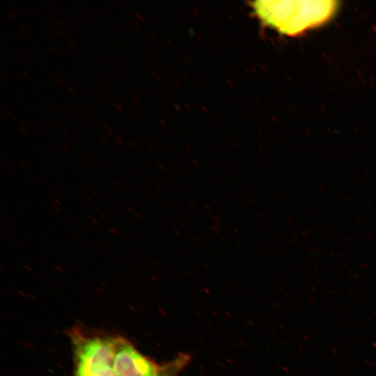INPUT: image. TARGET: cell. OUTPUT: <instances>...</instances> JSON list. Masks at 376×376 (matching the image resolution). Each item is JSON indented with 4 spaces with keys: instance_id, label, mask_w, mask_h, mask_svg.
Wrapping results in <instances>:
<instances>
[{
    "instance_id": "1",
    "label": "cell",
    "mask_w": 376,
    "mask_h": 376,
    "mask_svg": "<svg viewBox=\"0 0 376 376\" xmlns=\"http://www.w3.org/2000/svg\"><path fill=\"white\" fill-rule=\"evenodd\" d=\"M252 7L263 23L295 36L327 22L336 11L338 1H256Z\"/></svg>"
},
{
    "instance_id": "2",
    "label": "cell",
    "mask_w": 376,
    "mask_h": 376,
    "mask_svg": "<svg viewBox=\"0 0 376 376\" xmlns=\"http://www.w3.org/2000/svg\"><path fill=\"white\" fill-rule=\"evenodd\" d=\"M72 376H118L114 368L117 336L89 334L74 329Z\"/></svg>"
},
{
    "instance_id": "3",
    "label": "cell",
    "mask_w": 376,
    "mask_h": 376,
    "mask_svg": "<svg viewBox=\"0 0 376 376\" xmlns=\"http://www.w3.org/2000/svg\"><path fill=\"white\" fill-rule=\"evenodd\" d=\"M189 360L188 355L182 354L166 363V368L163 376H177L179 372L187 364Z\"/></svg>"
},
{
    "instance_id": "4",
    "label": "cell",
    "mask_w": 376,
    "mask_h": 376,
    "mask_svg": "<svg viewBox=\"0 0 376 376\" xmlns=\"http://www.w3.org/2000/svg\"><path fill=\"white\" fill-rule=\"evenodd\" d=\"M18 126H19V130L20 132L24 135H26L28 131L26 127L24 126V125L22 123H19Z\"/></svg>"
},
{
    "instance_id": "5",
    "label": "cell",
    "mask_w": 376,
    "mask_h": 376,
    "mask_svg": "<svg viewBox=\"0 0 376 376\" xmlns=\"http://www.w3.org/2000/svg\"><path fill=\"white\" fill-rule=\"evenodd\" d=\"M52 20L54 23H55L58 26L63 29H67V28L65 27V26L62 24L61 22H60L58 20H57L56 18L53 17L52 18Z\"/></svg>"
},
{
    "instance_id": "6",
    "label": "cell",
    "mask_w": 376,
    "mask_h": 376,
    "mask_svg": "<svg viewBox=\"0 0 376 376\" xmlns=\"http://www.w3.org/2000/svg\"><path fill=\"white\" fill-rule=\"evenodd\" d=\"M54 33H56L58 36H59L61 38H65L67 40H69L68 36H66L65 33L59 32L58 31H57L56 29L54 30Z\"/></svg>"
},
{
    "instance_id": "7",
    "label": "cell",
    "mask_w": 376,
    "mask_h": 376,
    "mask_svg": "<svg viewBox=\"0 0 376 376\" xmlns=\"http://www.w3.org/2000/svg\"><path fill=\"white\" fill-rule=\"evenodd\" d=\"M52 77L56 81V82H57L58 84H59L61 85L62 86H65L63 81L59 77H58L56 75H52Z\"/></svg>"
},
{
    "instance_id": "8",
    "label": "cell",
    "mask_w": 376,
    "mask_h": 376,
    "mask_svg": "<svg viewBox=\"0 0 376 376\" xmlns=\"http://www.w3.org/2000/svg\"><path fill=\"white\" fill-rule=\"evenodd\" d=\"M97 138L98 140H100L102 143L106 142V140L104 139L103 135L100 132H97Z\"/></svg>"
},
{
    "instance_id": "9",
    "label": "cell",
    "mask_w": 376,
    "mask_h": 376,
    "mask_svg": "<svg viewBox=\"0 0 376 376\" xmlns=\"http://www.w3.org/2000/svg\"><path fill=\"white\" fill-rule=\"evenodd\" d=\"M110 104H112V105H113V106H114L116 108H117L119 111H123V109L122 108V107L120 106V105H118V104H116V103H114L113 101H111V102H110Z\"/></svg>"
},
{
    "instance_id": "10",
    "label": "cell",
    "mask_w": 376,
    "mask_h": 376,
    "mask_svg": "<svg viewBox=\"0 0 376 376\" xmlns=\"http://www.w3.org/2000/svg\"><path fill=\"white\" fill-rule=\"evenodd\" d=\"M86 13L88 17L91 20H93V19H94V17H93V15H92L88 10H86Z\"/></svg>"
},
{
    "instance_id": "11",
    "label": "cell",
    "mask_w": 376,
    "mask_h": 376,
    "mask_svg": "<svg viewBox=\"0 0 376 376\" xmlns=\"http://www.w3.org/2000/svg\"><path fill=\"white\" fill-rule=\"evenodd\" d=\"M19 30L25 35H29V32L22 26H19Z\"/></svg>"
},
{
    "instance_id": "12",
    "label": "cell",
    "mask_w": 376,
    "mask_h": 376,
    "mask_svg": "<svg viewBox=\"0 0 376 376\" xmlns=\"http://www.w3.org/2000/svg\"><path fill=\"white\" fill-rule=\"evenodd\" d=\"M116 141L118 143L120 146H123V141L122 140L118 137H115Z\"/></svg>"
},
{
    "instance_id": "13",
    "label": "cell",
    "mask_w": 376,
    "mask_h": 376,
    "mask_svg": "<svg viewBox=\"0 0 376 376\" xmlns=\"http://www.w3.org/2000/svg\"><path fill=\"white\" fill-rule=\"evenodd\" d=\"M68 46H69L71 49H72L73 50H76V49H77V48H76L75 45H74V43L70 42H68Z\"/></svg>"
},
{
    "instance_id": "14",
    "label": "cell",
    "mask_w": 376,
    "mask_h": 376,
    "mask_svg": "<svg viewBox=\"0 0 376 376\" xmlns=\"http://www.w3.org/2000/svg\"><path fill=\"white\" fill-rule=\"evenodd\" d=\"M58 109L62 111L65 114H68V112L66 111L65 109H64L63 107L58 105Z\"/></svg>"
},
{
    "instance_id": "15",
    "label": "cell",
    "mask_w": 376,
    "mask_h": 376,
    "mask_svg": "<svg viewBox=\"0 0 376 376\" xmlns=\"http://www.w3.org/2000/svg\"><path fill=\"white\" fill-rule=\"evenodd\" d=\"M45 99H46V104H47L49 107H50L51 109H53V107H52V104H51V102H50V100H48L47 98H46V97H45Z\"/></svg>"
},
{
    "instance_id": "16",
    "label": "cell",
    "mask_w": 376,
    "mask_h": 376,
    "mask_svg": "<svg viewBox=\"0 0 376 376\" xmlns=\"http://www.w3.org/2000/svg\"><path fill=\"white\" fill-rule=\"evenodd\" d=\"M6 114L7 116H9V118H12V119H15V116H13V114L12 113H10V111H6Z\"/></svg>"
},
{
    "instance_id": "17",
    "label": "cell",
    "mask_w": 376,
    "mask_h": 376,
    "mask_svg": "<svg viewBox=\"0 0 376 376\" xmlns=\"http://www.w3.org/2000/svg\"><path fill=\"white\" fill-rule=\"evenodd\" d=\"M61 147H62L64 150H65L66 151H68V150H69V148H68L65 143H61Z\"/></svg>"
},
{
    "instance_id": "18",
    "label": "cell",
    "mask_w": 376,
    "mask_h": 376,
    "mask_svg": "<svg viewBox=\"0 0 376 376\" xmlns=\"http://www.w3.org/2000/svg\"><path fill=\"white\" fill-rule=\"evenodd\" d=\"M51 123L53 124L54 125H55L56 127L59 126V123L56 120H51Z\"/></svg>"
},
{
    "instance_id": "19",
    "label": "cell",
    "mask_w": 376,
    "mask_h": 376,
    "mask_svg": "<svg viewBox=\"0 0 376 376\" xmlns=\"http://www.w3.org/2000/svg\"><path fill=\"white\" fill-rule=\"evenodd\" d=\"M7 13L10 15V16L11 17L15 18V16L14 13H13L11 10H7Z\"/></svg>"
},
{
    "instance_id": "20",
    "label": "cell",
    "mask_w": 376,
    "mask_h": 376,
    "mask_svg": "<svg viewBox=\"0 0 376 376\" xmlns=\"http://www.w3.org/2000/svg\"><path fill=\"white\" fill-rule=\"evenodd\" d=\"M61 134L66 139H68V140H71V137L70 136H68L67 134L64 133V132H61Z\"/></svg>"
},
{
    "instance_id": "21",
    "label": "cell",
    "mask_w": 376,
    "mask_h": 376,
    "mask_svg": "<svg viewBox=\"0 0 376 376\" xmlns=\"http://www.w3.org/2000/svg\"><path fill=\"white\" fill-rule=\"evenodd\" d=\"M67 90L72 95H75V92L74 91V90L70 87H68L67 88Z\"/></svg>"
},
{
    "instance_id": "22",
    "label": "cell",
    "mask_w": 376,
    "mask_h": 376,
    "mask_svg": "<svg viewBox=\"0 0 376 376\" xmlns=\"http://www.w3.org/2000/svg\"><path fill=\"white\" fill-rule=\"evenodd\" d=\"M60 127H61V129L62 130H63L64 132H68V130L64 125H60Z\"/></svg>"
},
{
    "instance_id": "23",
    "label": "cell",
    "mask_w": 376,
    "mask_h": 376,
    "mask_svg": "<svg viewBox=\"0 0 376 376\" xmlns=\"http://www.w3.org/2000/svg\"><path fill=\"white\" fill-rule=\"evenodd\" d=\"M13 54H15V56L17 58H19V59L22 58V57L19 56V54L17 52H16V51L13 50Z\"/></svg>"
},
{
    "instance_id": "24",
    "label": "cell",
    "mask_w": 376,
    "mask_h": 376,
    "mask_svg": "<svg viewBox=\"0 0 376 376\" xmlns=\"http://www.w3.org/2000/svg\"><path fill=\"white\" fill-rule=\"evenodd\" d=\"M1 75L5 77L6 79H8V75L3 71L1 72Z\"/></svg>"
},
{
    "instance_id": "25",
    "label": "cell",
    "mask_w": 376,
    "mask_h": 376,
    "mask_svg": "<svg viewBox=\"0 0 376 376\" xmlns=\"http://www.w3.org/2000/svg\"><path fill=\"white\" fill-rule=\"evenodd\" d=\"M104 61H105L106 63H107L108 65H111V62L107 58L104 57L103 58Z\"/></svg>"
},
{
    "instance_id": "26",
    "label": "cell",
    "mask_w": 376,
    "mask_h": 376,
    "mask_svg": "<svg viewBox=\"0 0 376 376\" xmlns=\"http://www.w3.org/2000/svg\"><path fill=\"white\" fill-rule=\"evenodd\" d=\"M86 112L89 114L91 116H93V113L91 112V110L88 109H85Z\"/></svg>"
},
{
    "instance_id": "27",
    "label": "cell",
    "mask_w": 376,
    "mask_h": 376,
    "mask_svg": "<svg viewBox=\"0 0 376 376\" xmlns=\"http://www.w3.org/2000/svg\"><path fill=\"white\" fill-rule=\"evenodd\" d=\"M105 130L109 135H111V136L113 135V132H111L110 128H107L105 129Z\"/></svg>"
},
{
    "instance_id": "28",
    "label": "cell",
    "mask_w": 376,
    "mask_h": 376,
    "mask_svg": "<svg viewBox=\"0 0 376 376\" xmlns=\"http://www.w3.org/2000/svg\"><path fill=\"white\" fill-rule=\"evenodd\" d=\"M59 13L65 18V19H68V17L63 12V11H60Z\"/></svg>"
},
{
    "instance_id": "29",
    "label": "cell",
    "mask_w": 376,
    "mask_h": 376,
    "mask_svg": "<svg viewBox=\"0 0 376 376\" xmlns=\"http://www.w3.org/2000/svg\"><path fill=\"white\" fill-rule=\"evenodd\" d=\"M22 74L24 77H25L27 79H29V75H28V73H26V72H22Z\"/></svg>"
},
{
    "instance_id": "30",
    "label": "cell",
    "mask_w": 376,
    "mask_h": 376,
    "mask_svg": "<svg viewBox=\"0 0 376 376\" xmlns=\"http://www.w3.org/2000/svg\"><path fill=\"white\" fill-rule=\"evenodd\" d=\"M84 88L86 89V91H87L88 93H92V91H91V89L89 87H88L87 86H84Z\"/></svg>"
},
{
    "instance_id": "31",
    "label": "cell",
    "mask_w": 376,
    "mask_h": 376,
    "mask_svg": "<svg viewBox=\"0 0 376 376\" xmlns=\"http://www.w3.org/2000/svg\"><path fill=\"white\" fill-rule=\"evenodd\" d=\"M47 34H48V36H49L52 38H55V35H54V33H52V32L48 31V32H47Z\"/></svg>"
},
{
    "instance_id": "32",
    "label": "cell",
    "mask_w": 376,
    "mask_h": 376,
    "mask_svg": "<svg viewBox=\"0 0 376 376\" xmlns=\"http://www.w3.org/2000/svg\"><path fill=\"white\" fill-rule=\"evenodd\" d=\"M96 86H98L100 89L103 90L104 89V87L102 86V85L99 83V82H96Z\"/></svg>"
},
{
    "instance_id": "33",
    "label": "cell",
    "mask_w": 376,
    "mask_h": 376,
    "mask_svg": "<svg viewBox=\"0 0 376 376\" xmlns=\"http://www.w3.org/2000/svg\"><path fill=\"white\" fill-rule=\"evenodd\" d=\"M40 32H41L43 35H45V36H48L47 32H46L44 29H40Z\"/></svg>"
},
{
    "instance_id": "34",
    "label": "cell",
    "mask_w": 376,
    "mask_h": 376,
    "mask_svg": "<svg viewBox=\"0 0 376 376\" xmlns=\"http://www.w3.org/2000/svg\"><path fill=\"white\" fill-rule=\"evenodd\" d=\"M10 33L16 38H19V36L13 30L10 31Z\"/></svg>"
},
{
    "instance_id": "35",
    "label": "cell",
    "mask_w": 376,
    "mask_h": 376,
    "mask_svg": "<svg viewBox=\"0 0 376 376\" xmlns=\"http://www.w3.org/2000/svg\"><path fill=\"white\" fill-rule=\"evenodd\" d=\"M113 60L118 65H121L122 63L118 58H114Z\"/></svg>"
},
{
    "instance_id": "36",
    "label": "cell",
    "mask_w": 376,
    "mask_h": 376,
    "mask_svg": "<svg viewBox=\"0 0 376 376\" xmlns=\"http://www.w3.org/2000/svg\"><path fill=\"white\" fill-rule=\"evenodd\" d=\"M100 95L105 100H107V97L106 95H104V93H100Z\"/></svg>"
},
{
    "instance_id": "37",
    "label": "cell",
    "mask_w": 376,
    "mask_h": 376,
    "mask_svg": "<svg viewBox=\"0 0 376 376\" xmlns=\"http://www.w3.org/2000/svg\"><path fill=\"white\" fill-rule=\"evenodd\" d=\"M70 111L75 115H77L79 113L78 111L73 108H70Z\"/></svg>"
},
{
    "instance_id": "38",
    "label": "cell",
    "mask_w": 376,
    "mask_h": 376,
    "mask_svg": "<svg viewBox=\"0 0 376 376\" xmlns=\"http://www.w3.org/2000/svg\"><path fill=\"white\" fill-rule=\"evenodd\" d=\"M32 130L36 133L40 134V131L35 127H32Z\"/></svg>"
},
{
    "instance_id": "39",
    "label": "cell",
    "mask_w": 376,
    "mask_h": 376,
    "mask_svg": "<svg viewBox=\"0 0 376 376\" xmlns=\"http://www.w3.org/2000/svg\"><path fill=\"white\" fill-rule=\"evenodd\" d=\"M21 11H22V13L24 14V15H25L26 17H29L28 13H27L25 10L21 9Z\"/></svg>"
},
{
    "instance_id": "40",
    "label": "cell",
    "mask_w": 376,
    "mask_h": 376,
    "mask_svg": "<svg viewBox=\"0 0 376 376\" xmlns=\"http://www.w3.org/2000/svg\"><path fill=\"white\" fill-rule=\"evenodd\" d=\"M51 49H52L54 52H55L56 54H58V53L57 49L55 48L54 47H51Z\"/></svg>"
},
{
    "instance_id": "41",
    "label": "cell",
    "mask_w": 376,
    "mask_h": 376,
    "mask_svg": "<svg viewBox=\"0 0 376 376\" xmlns=\"http://www.w3.org/2000/svg\"><path fill=\"white\" fill-rule=\"evenodd\" d=\"M40 127L42 130L45 131V132H47V131H48L47 129L43 125H40Z\"/></svg>"
},
{
    "instance_id": "42",
    "label": "cell",
    "mask_w": 376,
    "mask_h": 376,
    "mask_svg": "<svg viewBox=\"0 0 376 376\" xmlns=\"http://www.w3.org/2000/svg\"><path fill=\"white\" fill-rule=\"evenodd\" d=\"M72 78L75 81H76L77 82H80V79L76 77V76H72Z\"/></svg>"
},
{
    "instance_id": "43",
    "label": "cell",
    "mask_w": 376,
    "mask_h": 376,
    "mask_svg": "<svg viewBox=\"0 0 376 376\" xmlns=\"http://www.w3.org/2000/svg\"><path fill=\"white\" fill-rule=\"evenodd\" d=\"M105 13L110 19H113L112 15L108 11L106 10Z\"/></svg>"
},
{
    "instance_id": "44",
    "label": "cell",
    "mask_w": 376,
    "mask_h": 376,
    "mask_svg": "<svg viewBox=\"0 0 376 376\" xmlns=\"http://www.w3.org/2000/svg\"><path fill=\"white\" fill-rule=\"evenodd\" d=\"M83 120H84L86 123H88V124L91 123L90 120H89L86 117H83Z\"/></svg>"
},
{
    "instance_id": "45",
    "label": "cell",
    "mask_w": 376,
    "mask_h": 376,
    "mask_svg": "<svg viewBox=\"0 0 376 376\" xmlns=\"http://www.w3.org/2000/svg\"><path fill=\"white\" fill-rule=\"evenodd\" d=\"M29 11L34 17L38 16V15L33 10H32L31 9H30Z\"/></svg>"
},
{
    "instance_id": "46",
    "label": "cell",
    "mask_w": 376,
    "mask_h": 376,
    "mask_svg": "<svg viewBox=\"0 0 376 376\" xmlns=\"http://www.w3.org/2000/svg\"><path fill=\"white\" fill-rule=\"evenodd\" d=\"M125 26L126 28H127V29H129L130 31L132 30L131 26H130L127 22L125 23Z\"/></svg>"
},
{
    "instance_id": "47",
    "label": "cell",
    "mask_w": 376,
    "mask_h": 376,
    "mask_svg": "<svg viewBox=\"0 0 376 376\" xmlns=\"http://www.w3.org/2000/svg\"><path fill=\"white\" fill-rule=\"evenodd\" d=\"M109 96L111 97L113 101L116 100V97L113 94L109 93Z\"/></svg>"
},
{
    "instance_id": "48",
    "label": "cell",
    "mask_w": 376,
    "mask_h": 376,
    "mask_svg": "<svg viewBox=\"0 0 376 376\" xmlns=\"http://www.w3.org/2000/svg\"><path fill=\"white\" fill-rule=\"evenodd\" d=\"M102 125L105 127V129L109 128V125L104 122H102Z\"/></svg>"
},
{
    "instance_id": "49",
    "label": "cell",
    "mask_w": 376,
    "mask_h": 376,
    "mask_svg": "<svg viewBox=\"0 0 376 376\" xmlns=\"http://www.w3.org/2000/svg\"><path fill=\"white\" fill-rule=\"evenodd\" d=\"M100 77L105 81H107V79L105 76H104L103 75H100Z\"/></svg>"
},
{
    "instance_id": "50",
    "label": "cell",
    "mask_w": 376,
    "mask_h": 376,
    "mask_svg": "<svg viewBox=\"0 0 376 376\" xmlns=\"http://www.w3.org/2000/svg\"><path fill=\"white\" fill-rule=\"evenodd\" d=\"M0 114H1V117L4 118L6 117V114L3 113V111H0Z\"/></svg>"
},
{
    "instance_id": "51",
    "label": "cell",
    "mask_w": 376,
    "mask_h": 376,
    "mask_svg": "<svg viewBox=\"0 0 376 376\" xmlns=\"http://www.w3.org/2000/svg\"><path fill=\"white\" fill-rule=\"evenodd\" d=\"M114 72H115V73L117 74L118 76H120V75H121V74L120 73V71H119V70L115 69V70H114Z\"/></svg>"
},
{
    "instance_id": "52",
    "label": "cell",
    "mask_w": 376,
    "mask_h": 376,
    "mask_svg": "<svg viewBox=\"0 0 376 376\" xmlns=\"http://www.w3.org/2000/svg\"><path fill=\"white\" fill-rule=\"evenodd\" d=\"M42 121L45 122V123L47 124H50L51 123H49V120H47L46 118H42Z\"/></svg>"
},
{
    "instance_id": "53",
    "label": "cell",
    "mask_w": 376,
    "mask_h": 376,
    "mask_svg": "<svg viewBox=\"0 0 376 376\" xmlns=\"http://www.w3.org/2000/svg\"><path fill=\"white\" fill-rule=\"evenodd\" d=\"M78 132H79L81 136H83L84 137L86 138V136L84 134V133H83V132H81L80 130H78Z\"/></svg>"
},
{
    "instance_id": "54",
    "label": "cell",
    "mask_w": 376,
    "mask_h": 376,
    "mask_svg": "<svg viewBox=\"0 0 376 376\" xmlns=\"http://www.w3.org/2000/svg\"><path fill=\"white\" fill-rule=\"evenodd\" d=\"M111 2L115 6H118V3L115 1H111Z\"/></svg>"
},
{
    "instance_id": "55",
    "label": "cell",
    "mask_w": 376,
    "mask_h": 376,
    "mask_svg": "<svg viewBox=\"0 0 376 376\" xmlns=\"http://www.w3.org/2000/svg\"><path fill=\"white\" fill-rule=\"evenodd\" d=\"M6 104L10 108H13V106L11 104H10L9 102H6Z\"/></svg>"
},
{
    "instance_id": "56",
    "label": "cell",
    "mask_w": 376,
    "mask_h": 376,
    "mask_svg": "<svg viewBox=\"0 0 376 376\" xmlns=\"http://www.w3.org/2000/svg\"><path fill=\"white\" fill-rule=\"evenodd\" d=\"M49 134H51L52 135H53L54 136L56 137V135L54 134V133L53 132H49Z\"/></svg>"
},
{
    "instance_id": "57",
    "label": "cell",
    "mask_w": 376,
    "mask_h": 376,
    "mask_svg": "<svg viewBox=\"0 0 376 376\" xmlns=\"http://www.w3.org/2000/svg\"><path fill=\"white\" fill-rule=\"evenodd\" d=\"M29 54L31 57L35 58V56H34L33 54H31V52H29Z\"/></svg>"
},
{
    "instance_id": "58",
    "label": "cell",
    "mask_w": 376,
    "mask_h": 376,
    "mask_svg": "<svg viewBox=\"0 0 376 376\" xmlns=\"http://www.w3.org/2000/svg\"><path fill=\"white\" fill-rule=\"evenodd\" d=\"M58 152H59L60 153H61L62 155H64V153L62 152L61 150L60 149H57Z\"/></svg>"
},
{
    "instance_id": "59",
    "label": "cell",
    "mask_w": 376,
    "mask_h": 376,
    "mask_svg": "<svg viewBox=\"0 0 376 376\" xmlns=\"http://www.w3.org/2000/svg\"><path fill=\"white\" fill-rule=\"evenodd\" d=\"M70 127H71V128H72V130H75V127H74V126H72V125H70Z\"/></svg>"
},
{
    "instance_id": "60",
    "label": "cell",
    "mask_w": 376,
    "mask_h": 376,
    "mask_svg": "<svg viewBox=\"0 0 376 376\" xmlns=\"http://www.w3.org/2000/svg\"><path fill=\"white\" fill-rule=\"evenodd\" d=\"M54 12L56 13V14H58V10L56 9H53Z\"/></svg>"
},
{
    "instance_id": "61",
    "label": "cell",
    "mask_w": 376,
    "mask_h": 376,
    "mask_svg": "<svg viewBox=\"0 0 376 376\" xmlns=\"http://www.w3.org/2000/svg\"><path fill=\"white\" fill-rule=\"evenodd\" d=\"M133 24H134L136 27H138V25H137V24L136 23V22H133Z\"/></svg>"
},
{
    "instance_id": "62",
    "label": "cell",
    "mask_w": 376,
    "mask_h": 376,
    "mask_svg": "<svg viewBox=\"0 0 376 376\" xmlns=\"http://www.w3.org/2000/svg\"><path fill=\"white\" fill-rule=\"evenodd\" d=\"M123 42L126 45H128V42H127V41L123 40Z\"/></svg>"
},
{
    "instance_id": "63",
    "label": "cell",
    "mask_w": 376,
    "mask_h": 376,
    "mask_svg": "<svg viewBox=\"0 0 376 376\" xmlns=\"http://www.w3.org/2000/svg\"><path fill=\"white\" fill-rule=\"evenodd\" d=\"M0 58H1V61H3V56H2L1 54L0 55Z\"/></svg>"
},
{
    "instance_id": "64",
    "label": "cell",
    "mask_w": 376,
    "mask_h": 376,
    "mask_svg": "<svg viewBox=\"0 0 376 376\" xmlns=\"http://www.w3.org/2000/svg\"><path fill=\"white\" fill-rule=\"evenodd\" d=\"M79 158H80L81 160H83L84 162H86V160H85L84 158H82L81 156H79Z\"/></svg>"
}]
</instances>
